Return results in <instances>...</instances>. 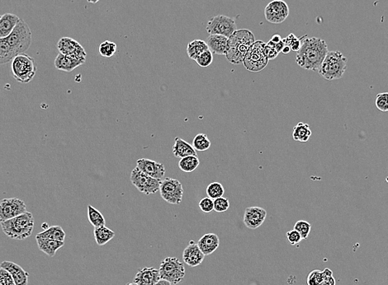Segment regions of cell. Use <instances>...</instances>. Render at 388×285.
Listing matches in <instances>:
<instances>
[{
	"mask_svg": "<svg viewBox=\"0 0 388 285\" xmlns=\"http://www.w3.org/2000/svg\"><path fill=\"white\" fill-rule=\"evenodd\" d=\"M328 51L326 41L305 35L302 37V46L296 56V62L306 70L318 71Z\"/></svg>",
	"mask_w": 388,
	"mask_h": 285,
	"instance_id": "1",
	"label": "cell"
},
{
	"mask_svg": "<svg viewBox=\"0 0 388 285\" xmlns=\"http://www.w3.org/2000/svg\"><path fill=\"white\" fill-rule=\"evenodd\" d=\"M254 33L248 29L236 30L229 38L225 57L231 64H240L243 63L245 55L252 45L254 44Z\"/></svg>",
	"mask_w": 388,
	"mask_h": 285,
	"instance_id": "2",
	"label": "cell"
},
{
	"mask_svg": "<svg viewBox=\"0 0 388 285\" xmlns=\"http://www.w3.org/2000/svg\"><path fill=\"white\" fill-rule=\"evenodd\" d=\"M3 232L9 238L24 240L31 236L34 232V217L33 213L26 212L17 217L0 222Z\"/></svg>",
	"mask_w": 388,
	"mask_h": 285,
	"instance_id": "3",
	"label": "cell"
},
{
	"mask_svg": "<svg viewBox=\"0 0 388 285\" xmlns=\"http://www.w3.org/2000/svg\"><path fill=\"white\" fill-rule=\"evenodd\" d=\"M347 68V59L339 51H328L318 69L319 75L329 81L341 79Z\"/></svg>",
	"mask_w": 388,
	"mask_h": 285,
	"instance_id": "4",
	"label": "cell"
},
{
	"mask_svg": "<svg viewBox=\"0 0 388 285\" xmlns=\"http://www.w3.org/2000/svg\"><path fill=\"white\" fill-rule=\"evenodd\" d=\"M12 74L20 84H28L37 74L35 59L26 53L16 55L11 61Z\"/></svg>",
	"mask_w": 388,
	"mask_h": 285,
	"instance_id": "5",
	"label": "cell"
},
{
	"mask_svg": "<svg viewBox=\"0 0 388 285\" xmlns=\"http://www.w3.org/2000/svg\"><path fill=\"white\" fill-rule=\"evenodd\" d=\"M6 40L15 55L25 53L31 45V29L23 20L20 19Z\"/></svg>",
	"mask_w": 388,
	"mask_h": 285,
	"instance_id": "6",
	"label": "cell"
},
{
	"mask_svg": "<svg viewBox=\"0 0 388 285\" xmlns=\"http://www.w3.org/2000/svg\"><path fill=\"white\" fill-rule=\"evenodd\" d=\"M160 279H165L172 284L180 283L185 277V268L176 257H167L159 266Z\"/></svg>",
	"mask_w": 388,
	"mask_h": 285,
	"instance_id": "7",
	"label": "cell"
},
{
	"mask_svg": "<svg viewBox=\"0 0 388 285\" xmlns=\"http://www.w3.org/2000/svg\"><path fill=\"white\" fill-rule=\"evenodd\" d=\"M266 43L262 41H256L252 45L243 60L245 68L250 72H260L268 65L269 59L265 56L264 48Z\"/></svg>",
	"mask_w": 388,
	"mask_h": 285,
	"instance_id": "8",
	"label": "cell"
},
{
	"mask_svg": "<svg viewBox=\"0 0 388 285\" xmlns=\"http://www.w3.org/2000/svg\"><path fill=\"white\" fill-rule=\"evenodd\" d=\"M206 29L209 35H221L229 38L237 30V26L235 18L217 15L208 21Z\"/></svg>",
	"mask_w": 388,
	"mask_h": 285,
	"instance_id": "9",
	"label": "cell"
},
{
	"mask_svg": "<svg viewBox=\"0 0 388 285\" xmlns=\"http://www.w3.org/2000/svg\"><path fill=\"white\" fill-rule=\"evenodd\" d=\"M131 182L140 192L146 195H150L157 193L159 191L161 181L146 175L136 167L131 173Z\"/></svg>",
	"mask_w": 388,
	"mask_h": 285,
	"instance_id": "10",
	"label": "cell"
},
{
	"mask_svg": "<svg viewBox=\"0 0 388 285\" xmlns=\"http://www.w3.org/2000/svg\"><path fill=\"white\" fill-rule=\"evenodd\" d=\"M161 197L169 204H179L183 200V185L174 178L167 177L160 182Z\"/></svg>",
	"mask_w": 388,
	"mask_h": 285,
	"instance_id": "11",
	"label": "cell"
},
{
	"mask_svg": "<svg viewBox=\"0 0 388 285\" xmlns=\"http://www.w3.org/2000/svg\"><path fill=\"white\" fill-rule=\"evenodd\" d=\"M26 212H27L26 204L20 199L9 198L0 201V222L11 220Z\"/></svg>",
	"mask_w": 388,
	"mask_h": 285,
	"instance_id": "12",
	"label": "cell"
},
{
	"mask_svg": "<svg viewBox=\"0 0 388 285\" xmlns=\"http://www.w3.org/2000/svg\"><path fill=\"white\" fill-rule=\"evenodd\" d=\"M289 15V7L283 0H274L265 9V19L273 24H280Z\"/></svg>",
	"mask_w": 388,
	"mask_h": 285,
	"instance_id": "13",
	"label": "cell"
},
{
	"mask_svg": "<svg viewBox=\"0 0 388 285\" xmlns=\"http://www.w3.org/2000/svg\"><path fill=\"white\" fill-rule=\"evenodd\" d=\"M59 53L75 59L86 60L87 53L81 45L71 38H62L57 43Z\"/></svg>",
	"mask_w": 388,
	"mask_h": 285,
	"instance_id": "14",
	"label": "cell"
},
{
	"mask_svg": "<svg viewBox=\"0 0 388 285\" xmlns=\"http://www.w3.org/2000/svg\"><path fill=\"white\" fill-rule=\"evenodd\" d=\"M137 167L144 173L157 180L161 181L164 175H166V167L163 163L147 158H141L137 160Z\"/></svg>",
	"mask_w": 388,
	"mask_h": 285,
	"instance_id": "15",
	"label": "cell"
},
{
	"mask_svg": "<svg viewBox=\"0 0 388 285\" xmlns=\"http://www.w3.org/2000/svg\"><path fill=\"white\" fill-rule=\"evenodd\" d=\"M267 217V212L261 207H249L244 213V224L249 229H256L261 227Z\"/></svg>",
	"mask_w": 388,
	"mask_h": 285,
	"instance_id": "16",
	"label": "cell"
},
{
	"mask_svg": "<svg viewBox=\"0 0 388 285\" xmlns=\"http://www.w3.org/2000/svg\"><path fill=\"white\" fill-rule=\"evenodd\" d=\"M205 255L202 253L198 243H194L193 241H190L189 245L184 249L183 253V260L184 263L191 267H196L201 265L204 260Z\"/></svg>",
	"mask_w": 388,
	"mask_h": 285,
	"instance_id": "17",
	"label": "cell"
},
{
	"mask_svg": "<svg viewBox=\"0 0 388 285\" xmlns=\"http://www.w3.org/2000/svg\"><path fill=\"white\" fill-rule=\"evenodd\" d=\"M0 267L4 268L11 274L15 285L28 284V273L25 271L20 266H18V264L5 261L0 264Z\"/></svg>",
	"mask_w": 388,
	"mask_h": 285,
	"instance_id": "18",
	"label": "cell"
},
{
	"mask_svg": "<svg viewBox=\"0 0 388 285\" xmlns=\"http://www.w3.org/2000/svg\"><path fill=\"white\" fill-rule=\"evenodd\" d=\"M160 280L159 270L154 268H142L138 270L134 279V283L137 285H154Z\"/></svg>",
	"mask_w": 388,
	"mask_h": 285,
	"instance_id": "19",
	"label": "cell"
},
{
	"mask_svg": "<svg viewBox=\"0 0 388 285\" xmlns=\"http://www.w3.org/2000/svg\"><path fill=\"white\" fill-rule=\"evenodd\" d=\"M85 61L86 60L75 59V58L70 57V56L62 55L59 53L57 56L55 57L54 64L58 70L70 73L75 70V68H78V67L83 65Z\"/></svg>",
	"mask_w": 388,
	"mask_h": 285,
	"instance_id": "20",
	"label": "cell"
},
{
	"mask_svg": "<svg viewBox=\"0 0 388 285\" xmlns=\"http://www.w3.org/2000/svg\"><path fill=\"white\" fill-rule=\"evenodd\" d=\"M220 239L214 233H207L198 241V246L205 256H209L218 248Z\"/></svg>",
	"mask_w": 388,
	"mask_h": 285,
	"instance_id": "21",
	"label": "cell"
},
{
	"mask_svg": "<svg viewBox=\"0 0 388 285\" xmlns=\"http://www.w3.org/2000/svg\"><path fill=\"white\" fill-rule=\"evenodd\" d=\"M21 18L14 13H5L0 18V38H6L10 35Z\"/></svg>",
	"mask_w": 388,
	"mask_h": 285,
	"instance_id": "22",
	"label": "cell"
},
{
	"mask_svg": "<svg viewBox=\"0 0 388 285\" xmlns=\"http://www.w3.org/2000/svg\"><path fill=\"white\" fill-rule=\"evenodd\" d=\"M39 250L50 257H55V253L64 245V241L36 237Z\"/></svg>",
	"mask_w": 388,
	"mask_h": 285,
	"instance_id": "23",
	"label": "cell"
},
{
	"mask_svg": "<svg viewBox=\"0 0 388 285\" xmlns=\"http://www.w3.org/2000/svg\"><path fill=\"white\" fill-rule=\"evenodd\" d=\"M172 151L175 158H183L184 157H187V156H198L197 151L193 149L192 145H190L179 137H176L174 138Z\"/></svg>",
	"mask_w": 388,
	"mask_h": 285,
	"instance_id": "24",
	"label": "cell"
},
{
	"mask_svg": "<svg viewBox=\"0 0 388 285\" xmlns=\"http://www.w3.org/2000/svg\"><path fill=\"white\" fill-rule=\"evenodd\" d=\"M228 38L221 35H210L208 38V48L213 54L225 55L228 49Z\"/></svg>",
	"mask_w": 388,
	"mask_h": 285,
	"instance_id": "25",
	"label": "cell"
},
{
	"mask_svg": "<svg viewBox=\"0 0 388 285\" xmlns=\"http://www.w3.org/2000/svg\"><path fill=\"white\" fill-rule=\"evenodd\" d=\"M209 50L207 42L203 40H193L190 42L187 46V56L192 60H196L199 55H201L202 53Z\"/></svg>",
	"mask_w": 388,
	"mask_h": 285,
	"instance_id": "26",
	"label": "cell"
},
{
	"mask_svg": "<svg viewBox=\"0 0 388 285\" xmlns=\"http://www.w3.org/2000/svg\"><path fill=\"white\" fill-rule=\"evenodd\" d=\"M311 136V130L308 124L299 122L294 128L293 138L294 140L301 142H307Z\"/></svg>",
	"mask_w": 388,
	"mask_h": 285,
	"instance_id": "27",
	"label": "cell"
},
{
	"mask_svg": "<svg viewBox=\"0 0 388 285\" xmlns=\"http://www.w3.org/2000/svg\"><path fill=\"white\" fill-rule=\"evenodd\" d=\"M95 241L99 246H104L115 237V233L106 226L94 228L93 230Z\"/></svg>",
	"mask_w": 388,
	"mask_h": 285,
	"instance_id": "28",
	"label": "cell"
},
{
	"mask_svg": "<svg viewBox=\"0 0 388 285\" xmlns=\"http://www.w3.org/2000/svg\"><path fill=\"white\" fill-rule=\"evenodd\" d=\"M36 237L49 238V239L56 240V241H64L66 233L60 226L50 227L47 230L38 233Z\"/></svg>",
	"mask_w": 388,
	"mask_h": 285,
	"instance_id": "29",
	"label": "cell"
},
{
	"mask_svg": "<svg viewBox=\"0 0 388 285\" xmlns=\"http://www.w3.org/2000/svg\"><path fill=\"white\" fill-rule=\"evenodd\" d=\"M200 164V160L198 156H187L180 158L179 162V167L181 171L190 173L195 171Z\"/></svg>",
	"mask_w": 388,
	"mask_h": 285,
	"instance_id": "30",
	"label": "cell"
},
{
	"mask_svg": "<svg viewBox=\"0 0 388 285\" xmlns=\"http://www.w3.org/2000/svg\"><path fill=\"white\" fill-rule=\"evenodd\" d=\"M16 55L8 43L6 38H0V64L11 62Z\"/></svg>",
	"mask_w": 388,
	"mask_h": 285,
	"instance_id": "31",
	"label": "cell"
},
{
	"mask_svg": "<svg viewBox=\"0 0 388 285\" xmlns=\"http://www.w3.org/2000/svg\"><path fill=\"white\" fill-rule=\"evenodd\" d=\"M87 217H88V221L90 223L91 225L94 227V228L105 226L106 221H105L104 215H102L100 211L98 210L97 208H95L94 207L92 206L90 204L88 205Z\"/></svg>",
	"mask_w": 388,
	"mask_h": 285,
	"instance_id": "32",
	"label": "cell"
},
{
	"mask_svg": "<svg viewBox=\"0 0 388 285\" xmlns=\"http://www.w3.org/2000/svg\"><path fill=\"white\" fill-rule=\"evenodd\" d=\"M192 147L196 151H207L211 147V141L207 134H197L192 140Z\"/></svg>",
	"mask_w": 388,
	"mask_h": 285,
	"instance_id": "33",
	"label": "cell"
},
{
	"mask_svg": "<svg viewBox=\"0 0 388 285\" xmlns=\"http://www.w3.org/2000/svg\"><path fill=\"white\" fill-rule=\"evenodd\" d=\"M206 193L208 197L214 200L217 198L222 197L225 193V189L220 182H212L206 189Z\"/></svg>",
	"mask_w": 388,
	"mask_h": 285,
	"instance_id": "34",
	"label": "cell"
},
{
	"mask_svg": "<svg viewBox=\"0 0 388 285\" xmlns=\"http://www.w3.org/2000/svg\"><path fill=\"white\" fill-rule=\"evenodd\" d=\"M117 51V44L115 42L105 41L102 42L99 46V54L102 57L111 58L115 55Z\"/></svg>",
	"mask_w": 388,
	"mask_h": 285,
	"instance_id": "35",
	"label": "cell"
},
{
	"mask_svg": "<svg viewBox=\"0 0 388 285\" xmlns=\"http://www.w3.org/2000/svg\"><path fill=\"white\" fill-rule=\"evenodd\" d=\"M294 230L299 233L302 237V239H307L310 232H311V225L310 223L305 220H299L294 225Z\"/></svg>",
	"mask_w": 388,
	"mask_h": 285,
	"instance_id": "36",
	"label": "cell"
},
{
	"mask_svg": "<svg viewBox=\"0 0 388 285\" xmlns=\"http://www.w3.org/2000/svg\"><path fill=\"white\" fill-rule=\"evenodd\" d=\"M302 37L298 38L294 35V33H291L287 35V38H284L283 41H284L285 45L288 46L291 48V51L298 52L302 46Z\"/></svg>",
	"mask_w": 388,
	"mask_h": 285,
	"instance_id": "37",
	"label": "cell"
},
{
	"mask_svg": "<svg viewBox=\"0 0 388 285\" xmlns=\"http://www.w3.org/2000/svg\"><path fill=\"white\" fill-rule=\"evenodd\" d=\"M195 61L197 62V64L203 68L208 67L213 62V53L210 50L204 51V52L202 53L201 55H199V57L197 58Z\"/></svg>",
	"mask_w": 388,
	"mask_h": 285,
	"instance_id": "38",
	"label": "cell"
},
{
	"mask_svg": "<svg viewBox=\"0 0 388 285\" xmlns=\"http://www.w3.org/2000/svg\"><path fill=\"white\" fill-rule=\"evenodd\" d=\"M375 105L381 112H388V92L377 94L375 99Z\"/></svg>",
	"mask_w": 388,
	"mask_h": 285,
	"instance_id": "39",
	"label": "cell"
},
{
	"mask_svg": "<svg viewBox=\"0 0 388 285\" xmlns=\"http://www.w3.org/2000/svg\"><path fill=\"white\" fill-rule=\"evenodd\" d=\"M230 208V202L228 198L220 197L214 200V210L217 213H223Z\"/></svg>",
	"mask_w": 388,
	"mask_h": 285,
	"instance_id": "40",
	"label": "cell"
},
{
	"mask_svg": "<svg viewBox=\"0 0 388 285\" xmlns=\"http://www.w3.org/2000/svg\"><path fill=\"white\" fill-rule=\"evenodd\" d=\"M199 208L204 213H211L214 210V200L209 197L203 198L199 201Z\"/></svg>",
	"mask_w": 388,
	"mask_h": 285,
	"instance_id": "41",
	"label": "cell"
},
{
	"mask_svg": "<svg viewBox=\"0 0 388 285\" xmlns=\"http://www.w3.org/2000/svg\"><path fill=\"white\" fill-rule=\"evenodd\" d=\"M321 281L322 271L319 270L311 271L307 277V285H320Z\"/></svg>",
	"mask_w": 388,
	"mask_h": 285,
	"instance_id": "42",
	"label": "cell"
},
{
	"mask_svg": "<svg viewBox=\"0 0 388 285\" xmlns=\"http://www.w3.org/2000/svg\"><path fill=\"white\" fill-rule=\"evenodd\" d=\"M0 285H15L11 274L8 270L1 267H0Z\"/></svg>",
	"mask_w": 388,
	"mask_h": 285,
	"instance_id": "43",
	"label": "cell"
},
{
	"mask_svg": "<svg viewBox=\"0 0 388 285\" xmlns=\"http://www.w3.org/2000/svg\"><path fill=\"white\" fill-rule=\"evenodd\" d=\"M320 285H335V279L333 272L330 269H326L322 271V281Z\"/></svg>",
	"mask_w": 388,
	"mask_h": 285,
	"instance_id": "44",
	"label": "cell"
},
{
	"mask_svg": "<svg viewBox=\"0 0 388 285\" xmlns=\"http://www.w3.org/2000/svg\"><path fill=\"white\" fill-rule=\"evenodd\" d=\"M286 237H287V240L289 243L293 245V246L300 243L302 240V237H301V235L299 234V233L297 232V231L294 230H294L287 232V234H286Z\"/></svg>",
	"mask_w": 388,
	"mask_h": 285,
	"instance_id": "45",
	"label": "cell"
},
{
	"mask_svg": "<svg viewBox=\"0 0 388 285\" xmlns=\"http://www.w3.org/2000/svg\"><path fill=\"white\" fill-rule=\"evenodd\" d=\"M264 52H265V56L268 58L269 60H273V59H276L278 54H279L274 47L268 46L267 44H265Z\"/></svg>",
	"mask_w": 388,
	"mask_h": 285,
	"instance_id": "46",
	"label": "cell"
},
{
	"mask_svg": "<svg viewBox=\"0 0 388 285\" xmlns=\"http://www.w3.org/2000/svg\"><path fill=\"white\" fill-rule=\"evenodd\" d=\"M270 41H271L272 42H274V44H277V43H278V42H280L281 41H282V38H281L280 35H278V34H276V35H274L272 37Z\"/></svg>",
	"mask_w": 388,
	"mask_h": 285,
	"instance_id": "47",
	"label": "cell"
},
{
	"mask_svg": "<svg viewBox=\"0 0 388 285\" xmlns=\"http://www.w3.org/2000/svg\"><path fill=\"white\" fill-rule=\"evenodd\" d=\"M154 285H172V283H170L169 281L165 280V279H160Z\"/></svg>",
	"mask_w": 388,
	"mask_h": 285,
	"instance_id": "48",
	"label": "cell"
},
{
	"mask_svg": "<svg viewBox=\"0 0 388 285\" xmlns=\"http://www.w3.org/2000/svg\"><path fill=\"white\" fill-rule=\"evenodd\" d=\"M290 51H291V48L288 46H285L283 49H282V52L285 54V55H287V54L290 53Z\"/></svg>",
	"mask_w": 388,
	"mask_h": 285,
	"instance_id": "49",
	"label": "cell"
},
{
	"mask_svg": "<svg viewBox=\"0 0 388 285\" xmlns=\"http://www.w3.org/2000/svg\"><path fill=\"white\" fill-rule=\"evenodd\" d=\"M100 0H87V2L90 3V4H97L98 2H99Z\"/></svg>",
	"mask_w": 388,
	"mask_h": 285,
	"instance_id": "50",
	"label": "cell"
},
{
	"mask_svg": "<svg viewBox=\"0 0 388 285\" xmlns=\"http://www.w3.org/2000/svg\"><path fill=\"white\" fill-rule=\"evenodd\" d=\"M49 228H50V227H49L48 224H42V228H43L44 230H47V229H48Z\"/></svg>",
	"mask_w": 388,
	"mask_h": 285,
	"instance_id": "51",
	"label": "cell"
},
{
	"mask_svg": "<svg viewBox=\"0 0 388 285\" xmlns=\"http://www.w3.org/2000/svg\"><path fill=\"white\" fill-rule=\"evenodd\" d=\"M126 285H137V284H136V283H127V284Z\"/></svg>",
	"mask_w": 388,
	"mask_h": 285,
	"instance_id": "52",
	"label": "cell"
},
{
	"mask_svg": "<svg viewBox=\"0 0 388 285\" xmlns=\"http://www.w3.org/2000/svg\"><path fill=\"white\" fill-rule=\"evenodd\" d=\"M0 18H1V16H0Z\"/></svg>",
	"mask_w": 388,
	"mask_h": 285,
	"instance_id": "53",
	"label": "cell"
}]
</instances>
